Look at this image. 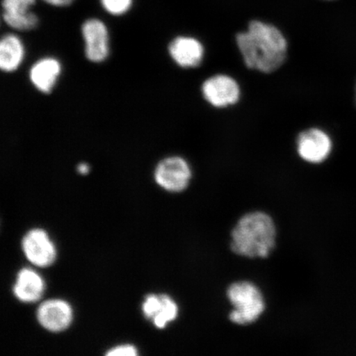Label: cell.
Wrapping results in <instances>:
<instances>
[{"instance_id":"obj_20","label":"cell","mask_w":356,"mask_h":356,"mask_svg":"<svg viewBox=\"0 0 356 356\" xmlns=\"http://www.w3.org/2000/svg\"><path fill=\"white\" fill-rule=\"evenodd\" d=\"M355 102H356V86H355Z\"/></svg>"},{"instance_id":"obj_6","label":"cell","mask_w":356,"mask_h":356,"mask_svg":"<svg viewBox=\"0 0 356 356\" xmlns=\"http://www.w3.org/2000/svg\"><path fill=\"white\" fill-rule=\"evenodd\" d=\"M84 53L88 60L100 64L108 60L110 54L108 26L99 19H89L81 26Z\"/></svg>"},{"instance_id":"obj_19","label":"cell","mask_w":356,"mask_h":356,"mask_svg":"<svg viewBox=\"0 0 356 356\" xmlns=\"http://www.w3.org/2000/svg\"><path fill=\"white\" fill-rule=\"evenodd\" d=\"M77 171L82 175H88L89 172V166L86 163H79L77 167Z\"/></svg>"},{"instance_id":"obj_15","label":"cell","mask_w":356,"mask_h":356,"mask_svg":"<svg viewBox=\"0 0 356 356\" xmlns=\"http://www.w3.org/2000/svg\"><path fill=\"white\" fill-rule=\"evenodd\" d=\"M178 315L177 302L167 295H160V302L152 318L156 327L163 329L169 323L175 321Z\"/></svg>"},{"instance_id":"obj_18","label":"cell","mask_w":356,"mask_h":356,"mask_svg":"<svg viewBox=\"0 0 356 356\" xmlns=\"http://www.w3.org/2000/svg\"><path fill=\"white\" fill-rule=\"evenodd\" d=\"M43 1L51 6L66 7L73 3L74 0H43Z\"/></svg>"},{"instance_id":"obj_16","label":"cell","mask_w":356,"mask_h":356,"mask_svg":"<svg viewBox=\"0 0 356 356\" xmlns=\"http://www.w3.org/2000/svg\"><path fill=\"white\" fill-rule=\"evenodd\" d=\"M100 3L109 15L121 16L131 10L133 0H100Z\"/></svg>"},{"instance_id":"obj_1","label":"cell","mask_w":356,"mask_h":356,"mask_svg":"<svg viewBox=\"0 0 356 356\" xmlns=\"http://www.w3.org/2000/svg\"><path fill=\"white\" fill-rule=\"evenodd\" d=\"M236 43L248 69L270 74L286 60V38L277 26L267 22L251 21L246 31L236 35Z\"/></svg>"},{"instance_id":"obj_17","label":"cell","mask_w":356,"mask_h":356,"mask_svg":"<svg viewBox=\"0 0 356 356\" xmlns=\"http://www.w3.org/2000/svg\"><path fill=\"white\" fill-rule=\"evenodd\" d=\"M109 356H136L138 355L135 346L131 345H124L115 347L106 354Z\"/></svg>"},{"instance_id":"obj_12","label":"cell","mask_w":356,"mask_h":356,"mask_svg":"<svg viewBox=\"0 0 356 356\" xmlns=\"http://www.w3.org/2000/svg\"><path fill=\"white\" fill-rule=\"evenodd\" d=\"M62 72L60 62L54 57H44L35 61L29 70V80L40 92L49 95L56 86Z\"/></svg>"},{"instance_id":"obj_11","label":"cell","mask_w":356,"mask_h":356,"mask_svg":"<svg viewBox=\"0 0 356 356\" xmlns=\"http://www.w3.org/2000/svg\"><path fill=\"white\" fill-rule=\"evenodd\" d=\"M41 326L52 332L66 330L73 320V310L68 302L61 300L44 301L37 312Z\"/></svg>"},{"instance_id":"obj_13","label":"cell","mask_w":356,"mask_h":356,"mask_svg":"<svg viewBox=\"0 0 356 356\" xmlns=\"http://www.w3.org/2000/svg\"><path fill=\"white\" fill-rule=\"evenodd\" d=\"M44 291L43 280L35 271L24 268L17 275L13 293L20 301L34 302L41 299Z\"/></svg>"},{"instance_id":"obj_3","label":"cell","mask_w":356,"mask_h":356,"mask_svg":"<svg viewBox=\"0 0 356 356\" xmlns=\"http://www.w3.org/2000/svg\"><path fill=\"white\" fill-rule=\"evenodd\" d=\"M227 298L233 306L230 321L246 326L255 323L264 313L266 302L261 289L250 282H238L227 289Z\"/></svg>"},{"instance_id":"obj_7","label":"cell","mask_w":356,"mask_h":356,"mask_svg":"<svg viewBox=\"0 0 356 356\" xmlns=\"http://www.w3.org/2000/svg\"><path fill=\"white\" fill-rule=\"evenodd\" d=\"M204 99L217 108H225L238 102L241 90L236 80L227 74L208 78L202 86Z\"/></svg>"},{"instance_id":"obj_14","label":"cell","mask_w":356,"mask_h":356,"mask_svg":"<svg viewBox=\"0 0 356 356\" xmlns=\"http://www.w3.org/2000/svg\"><path fill=\"white\" fill-rule=\"evenodd\" d=\"M24 43L17 35H3L0 42V69L3 72H15L24 61Z\"/></svg>"},{"instance_id":"obj_9","label":"cell","mask_w":356,"mask_h":356,"mask_svg":"<svg viewBox=\"0 0 356 356\" xmlns=\"http://www.w3.org/2000/svg\"><path fill=\"white\" fill-rule=\"evenodd\" d=\"M35 0H2L3 19L10 28L28 32L38 28L39 19L32 8Z\"/></svg>"},{"instance_id":"obj_4","label":"cell","mask_w":356,"mask_h":356,"mask_svg":"<svg viewBox=\"0 0 356 356\" xmlns=\"http://www.w3.org/2000/svg\"><path fill=\"white\" fill-rule=\"evenodd\" d=\"M154 180L169 193H181L190 184L193 172L188 161L180 156L164 158L154 169Z\"/></svg>"},{"instance_id":"obj_5","label":"cell","mask_w":356,"mask_h":356,"mask_svg":"<svg viewBox=\"0 0 356 356\" xmlns=\"http://www.w3.org/2000/svg\"><path fill=\"white\" fill-rule=\"evenodd\" d=\"M333 140L327 131L320 128H309L297 137V152L300 157L312 164L323 163L333 150Z\"/></svg>"},{"instance_id":"obj_8","label":"cell","mask_w":356,"mask_h":356,"mask_svg":"<svg viewBox=\"0 0 356 356\" xmlns=\"http://www.w3.org/2000/svg\"><path fill=\"white\" fill-rule=\"evenodd\" d=\"M22 248L31 264L47 267L56 259V249L43 229H34L26 234L22 241Z\"/></svg>"},{"instance_id":"obj_10","label":"cell","mask_w":356,"mask_h":356,"mask_svg":"<svg viewBox=\"0 0 356 356\" xmlns=\"http://www.w3.org/2000/svg\"><path fill=\"white\" fill-rule=\"evenodd\" d=\"M168 54L175 63L184 69H193L202 63L203 44L197 38L179 35L173 38L168 47Z\"/></svg>"},{"instance_id":"obj_2","label":"cell","mask_w":356,"mask_h":356,"mask_svg":"<svg viewBox=\"0 0 356 356\" xmlns=\"http://www.w3.org/2000/svg\"><path fill=\"white\" fill-rule=\"evenodd\" d=\"M275 243V222L269 215L261 211L243 216L231 233V249L243 257L266 258L273 251Z\"/></svg>"}]
</instances>
